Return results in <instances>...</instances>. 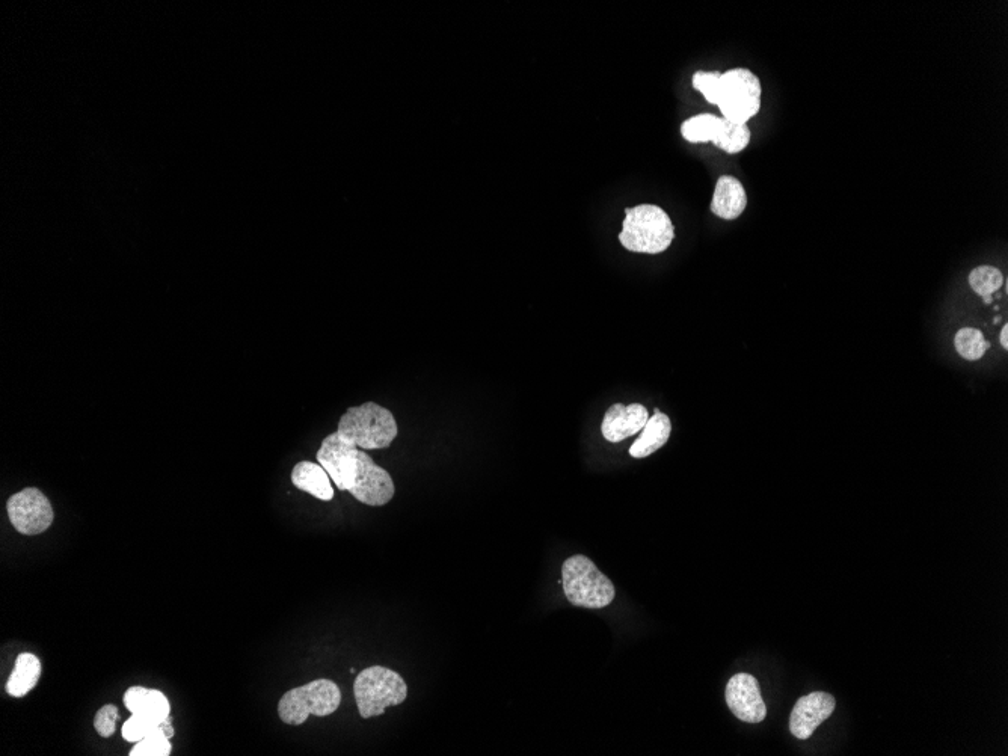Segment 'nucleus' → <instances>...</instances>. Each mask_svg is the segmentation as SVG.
I'll list each match as a JSON object with an SVG mask.
<instances>
[{"label":"nucleus","mask_w":1008,"mask_h":756,"mask_svg":"<svg viewBox=\"0 0 1008 756\" xmlns=\"http://www.w3.org/2000/svg\"><path fill=\"white\" fill-rule=\"evenodd\" d=\"M174 737L171 717L163 720L156 729L141 741L135 743L130 750V756H168L171 753V738Z\"/></svg>","instance_id":"a211bd4d"},{"label":"nucleus","mask_w":1008,"mask_h":756,"mask_svg":"<svg viewBox=\"0 0 1008 756\" xmlns=\"http://www.w3.org/2000/svg\"><path fill=\"white\" fill-rule=\"evenodd\" d=\"M723 127H725V118L713 114H699L684 121L681 126V135L692 144L713 142L714 145H717L720 136H722Z\"/></svg>","instance_id":"f3484780"},{"label":"nucleus","mask_w":1008,"mask_h":756,"mask_svg":"<svg viewBox=\"0 0 1008 756\" xmlns=\"http://www.w3.org/2000/svg\"><path fill=\"white\" fill-rule=\"evenodd\" d=\"M649 420V412L640 403L622 405L615 403L604 415L601 432L610 443H621L633 435L639 434Z\"/></svg>","instance_id":"9b49d317"},{"label":"nucleus","mask_w":1008,"mask_h":756,"mask_svg":"<svg viewBox=\"0 0 1008 756\" xmlns=\"http://www.w3.org/2000/svg\"><path fill=\"white\" fill-rule=\"evenodd\" d=\"M41 677V661L31 652L17 657L13 674L8 678L7 692L13 698H23L35 689Z\"/></svg>","instance_id":"dca6fc26"},{"label":"nucleus","mask_w":1008,"mask_h":756,"mask_svg":"<svg viewBox=\"0 0 1008 756\" xmlns=\"http://www.w3.org/2000/svg\"><path fill=\"white\" fill-rule=\"evenodd\" d=\"M761 82L747 68H732L722 73L717 108L722 118L735 124H747L761 111Z\"/></svg>","instance_id":"0eeeda50"},{"label":"nucleus","mask_w":1008,"mask_h":756,"mask_svg":"<svg viewBox=\"0 0 1008 756\" xmlns=\"http://www.w3.org/2000/svg\"><path fill=\"white\" fill-rule=\"evenodd\" d=\"M835 705V698L829 693L815 692L802 696L791 711V734L799 740H808L815 729L832 716Z\"/></svg>","instance_id":"9d476101"},{"label":"nucleus","mask_w":1008,"mask_h":756,"mask_svg":"<svg viewBox=\"0 0 1008 756\" xmlns=\"http://www.w3.org/2000/svg\"><path fill=\"white\" fill-rule=\"evenodd\" d=\"M159 725L160 723L153 722V720L132 714V717L124 723L121 734H123L124 740L130 741V743H138L142 738L151 734Z\"/></svg>","instance_id":"5701e85b"},{"label":"nucleus","mask_w":1008,"mask_h":756,"mask_svg":"<svg viewBox=\"0 0 1008 756\" xmlns=\"http://www.w3.org/2000/svg\"><path fill=\"white\" fill-rule=\"evenodd\" d=\"M123 701L130 713L153 722L162 723L170 717V701L159 690L141 686L130 687L124 693Z\"/></svg>","instance_id":"ddd939ff"},{"label":"nucleus","mask_w":1008,"mask_h":756,"mask_svg":"<svg viewBox=\"0 0 1008 756\" xmlns=\"http://www.w3.org/2000/svg\"><path fill=\"white\" fill-rule=\"evenodd\" d=\"M999 343H1001L1002 348H1004L1005 351H1007V349H1008V326L1007 325L1002 326L1001 335H999Z\"/></svg>","instance_id":"393cba45"},{"label":"nucleus","mask_w":1008,"mask_h":756,"mask_svg":"<svg viewBox=\"0 0 1008 756\" xmlns=\"http://www.w3.org/2000/svg\"><path fill=\"white\" fill-rule=\"evenodd\" d=\"M746 206L747 195L740 180L734 176L719 177L711 201V212L725 221H735L743 215Z\"/></svg>","instance_id":"f8f14e48"},{"label":"nucleus","mask_w":1008,"mask_h":756,"mask_svg":"<svg viewBox=\"0 0 1008 756\" xmlns=\"http://www.w3.org/2000/svg\"><path fill=\"white\" fill-rule=\"evenodd\" d=\"M342 704L340 687L331 680H314L284 693L278 702V716L287 725L299 726L308 717H326Z\"/></svg>","instance_id":"423d86ee"},{"label":"nucleus","mask_w":1008,"mask_h":756,"mask_svg":"<svg viewBox=\"0 0 1008 756\" xmlns=\"http://www.w3.org/2000/svg\"><path fill=\"white\" fill-rule=\"evenodd\" d=\"M726 704L737 719L746 723H761L767 716L766 702L760 684L749 674H737L726 686Z\"/></svg>","instance_id":"1a4fd4ad"},{"label":"nucleus","mask_w":1008,"mask_h":756,"mask_svg":"<svg viewBox=\"0 0 1008 756\" xmlns=\"http://www.w3.org/2000/svg\"><path fill=\"white\" fill-rule=\"evenodd\" d=\"M343 441L366 450L388 449L399 434L396 417L390 409L375 402L352 406L342 415L335 431Z\"/></svg>","instance_id":"f03ea898"},{"label":"nucleus","mask_w":1008,"mask_h":756,"mask_svg":"<svg viewBox=\"0 0 1008 756\" xmlns=\"http://www.w3.org/2000/svg\"><path fill=\"white\" fill-rule=\"evenodd\" d=\"M354 696L363 719L382 716L388 707H397L408 698V686L396 670L372 666L361 670L354 683Z\"/></svg>","instance_id":"39448f33"},{"label":"nucleus","mask_w":1008,"mask_h":756,"mask_svg":"<svg viewBox=\"0 0 1008 756\" xmlns=\"http://www.w3.org/2000/svg\"><path fill=\"white\" fill-rule=\"evenodd\" d=\"M316 459L334 485L340 491L351 492L360 503L379 508L396 494L390 473L376 465L366 450L346 443L335 432L322 441Z\"/></svg>","instance_id":"f257e3e1"},{"label":"nucleus","mask_w":1008,"mask_h":756,"mask_svg":"<svg viewBox=\"0 0 1008 756\" xmlns=\"http://www.w3.org/2000/svg\"><path fill=\"white\" fill-rule=\"evenodd\" d=\"M670 432H672L670 418L663 412H654V415L649 417L645 428L642 429V435L631 446L630 455L636 459L652 455L667 443Z\"/></svg>","instance_id":"2eb2a0df"},{"label":"nucleus","mask_w":1008,"mask_h":756,"mask_svg":"<svg viewBox=\"0 0 1008 756\" xmlns=\"http://www.w3.org/2000/svg\"><path fill=\"white\" fill-rule=\"evenodd\" d=\"M290 479L299 491L307 492L317 500L331 501L334 498L331 477L319 462L317 464L311 461L299 462L293 467Z\"/></svg>","instance_id":"4468645a"},{"label":"nucleus","mask_w":1008,"mask_h":756,"mask_svg":"<svg viewBox=\"0 0 1008 756\" xmlns=\"http://www.w3.org/2000/svg\"><path fill=\"white\" fill-rule=\"evenodd\" d=\"M954 346L960 357L968 361H978L989 351L990 343L980 329L963 328L954 337Z\"/></svg>","instance_id":"6ab92c4d"},{"label":"nucleus","mask_w":1008,"mask_h":756,"mask_svg":"<svg viewBox=\"0 0 1008 756\" xmlns=\"http://www.w3.org/2000/svg\"><path fill=\"white\" fill-rule=\"evenodd\" d=\"M720 79H722L720 71H696L693 74V88L699 91L710 105H717Z\"/></svg>","instance_id":"4be33fe9"},{"label":"nucleus","mask_w":1008,"mask_h":756,"mask_svg":"<svg viewBox=\"0 0 1008 756\" xmlns=\"http://www.w3.org/2000/svg\"><path fill=\"white\" fill-rule=\"evenodd\" d=\"M750 138L752 133L747 124H735L725 120V127L716 147L728 154L741 153L749 147Z\"/></svg>","instance_id":"aec40b11"},{"label":"nucleus","mask_w":1008,"mask_h":756,"mask_svg":"<svg viewBox=\"0 0 1008 756\" xmlns=\"http://www.w3.org/2000/svg\"><path fill=\"white\" fill-rule=\"evenodd\" d=\"M7 511L14 529L25 536L46 532L55 520L49 498L38 488H26L11 495Z\"/></svg>","instance_id":"6e6552de"},{"label":"nucleus","mask_w":1008,"mask_h":756,"mask_svg":"<svg viewBox=\"0 0 1008 756\" xmlns=\"http://www.w3.org/2000/svg\"><path fill=\"white\" fill-rule=\"evenodd\" d=\"M563 592L572 606L604 609L616 597L615 586L589 557H569L562 566Z\"/></svg>","instance_id":"20e7f679"},{"label":"nucleus","mask_w":1008,"mask_h":756,"mask_svg":"<svg viewBox=\"0 0 1008 756\" xmlns=\"http://www.w3.org/2000/svg\"><path fill=\"white\" fill-rule=\"evenodd\" d=\"M118 716H120L118 708L112 704L105 705L97 711L96 717H94V728L99 732L100 737L109 738L115 734Z\"/></svg>","instance_id":"b1692460"},{"label":"nucleus","mask_w":1008,"mask_h":756,"mask_svg":"<svg viewBox=\"0 0 1008 756\" xmlns=\"http://www.w3.org/2000/svg\"><path fill=\"white\" fill-rule=\"evenodd\" d=\"M674 239V222L661 207L640 204L625 209L619 242L628 251L655 256L666 251Z\"/></svg>","instance_id":"7ed1b4c3"},{"label":"nucleus","mask_w":1008,"mask_h":756,"mask_svg":"<svg viewBox=\"0 0 1008 756\" xmlns=\"http://www.w3.org/2000/svg\"><path fill=\"white\" fill-rule=\"evenodd\" d=\"M1002 283H1004V277H1002L1001 271L993 266H980L969 275V286L980 296L992 295L996 290L1001 289Z\"/></svg>","instance_id":"412c9836"}]
</instances>
